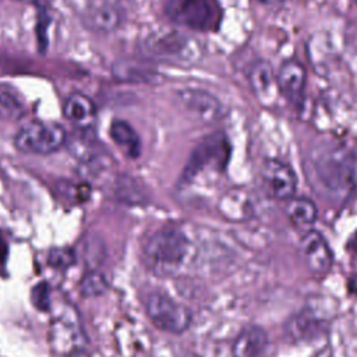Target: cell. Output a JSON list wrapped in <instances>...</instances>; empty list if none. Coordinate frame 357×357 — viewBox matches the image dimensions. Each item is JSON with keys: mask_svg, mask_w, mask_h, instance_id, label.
Segmentation results:
<instances>
[{"mask_svg": "<svg viewBox=\"0 0 357 357\" xmlns=\"http://www.w3.org/2000/svg\"><path fill=\"white\" fill-rule=\"evenodd\" d=\"M307 166L318 190L333 199L347 198L357 185V155L335 138L315 139L308 149Z\"/></svg>", "mask_w": 357, "mask_h": 357, "instance_id": "6da1fadb", "label": "cell"}, {"mask_svg": "<svg viewBox=\"0 0 357 357\" xmlns=\"http://www.w3.org/2000/svg\"><path fill=\"white\" fill-rule=\"evenodd\" d=\"M190 251L184 233L176 227L156 230L144 245V259L158 275H170L178 269Z\"/></svg>", "mask_w": 357, "mask_h": 357, "instance_id": "7a4b0ae2", "label": "cell"}, {"mask_svg": "<svg viewBox=\"0 0 357 357\" xmlns=\"http://www.w3.org/2000/svg\"><path fill=\"white\" fill-rule=\"evenodd\" d=\"M165 13L174 24L199 32L216 31L222 21L218 0H166Z\"/></svg>", "mask_w": 357, "mask_h": 357, "instance_id": "3957f363", "label": "cell"}, {"mask_svg": "<svg viewBox=\"0 0 357 357\" xmlns=\"http://www.w3.org/2000/svg\"><path fill=\"white\" fill-rule=\"evenodd\" d=\"M67 141L64 128L52 121H29L14 137V145L24 153L47 155L59 151Z\"/></svg>", "mask_w": 357, "mask_h": 357, "instance_id": "277c9868", "label": "cell"}, {"mask_svg": "<svg viewBox=\"0 0 357 357\" xmlns=\"http://www.w3.org/2000/svg\"><path fill=\"white\" fill-rule=\"evenodd\" d=\"M145 311L156 328L172 335L183 333L191 324V312L187 307L162 291H152L146 296Z\"/></svg>", "mask_w": 357, "mask_h": 357, "instance_id": "5b68a950", "label": "cell"}, {"mask_svg": "<svg viewBox=\"0 0 357 357\" xmlns=\"http://www.w3.org/2000/svg\"><path fill=\"white\" fill-rule=\"evenodd\" d=\"M230 148L223 134H212L204 138L192 151L184 169L185 177H195L206 170H222L227 165Z\"/></svg>", "mask_w": 357, "mask_h": 357, "instance_id": "8992f818", "label": "cell"}, {"mask_svg": "<svg viewBox=\"0 0 357 357\" xmlns=\"http://www.w3.org/2000/svg\"><path fill=\"white\" fill-rule=\"evenodd\" d=\"M52 347L64 357L79 356L85 347V336L77 314L68 307L57 314L50 326Z\"/></svg>", "mask_w": 357, "mask_h": 357, "instance_id": "52a82bcc", "label": "cell"}, {"mask_svg": "<svg viewBox=\"0 0 357 357\" xmlns=\"http://www.w3.org/2000/svg\"><path fill=\"white\" fill-rule=\"evenodd\" d=\"M177 100L191 117L204 124H215L227 116L225 105L215 95L199 88L180 89Z\"/></svg>", "mask_w": 357, "mask_h": 357, "instance_id": "ba28073f", "label": "cell"}, {"mask_svg": "<svg viewBox=\"0 0 357 357\" xmlns=\"http://www.w3.org/2000/svg\"><path fill=\"white\" fill-rule=\"evenodd\" d=\"M261 178L266 191L276 199H290L297 190V176L284 162L266 159L261 167Z\"/></svg>", "mask_w": 357, "mask_h": 357, "instance_id": "9c48e42d", "label": "cell"}, {"mask_svg": "<svg viewBox=\"0 0 357 357\" xmlns=\"http://www.w3.org/2000/svg\"><path fill=\"white\" fill-rule=\"evenodd\" d=\"M300 255L305 266L314 275H325L329 272L333 255L325 237L317 230H307L300 240Z\"/></svg>", "mask_w": 357, "mask_h": 357, "instance_id": "30bf717a", "label": "cell"}, {"mask_svg": "<svg viewBox=\"0 0 357 357\" xmlns=\"http://www.w3.org/2000/svg\"><path fill=\"white\" fill-rule=\"evenodd\" d=\"M85 26L95 32H110L123 21V11L112 0H92L84 11Z\"/></svg>", "mask_w": 357, "mask_h": 357, "instance_id": "8fae6325", "label": "cell"}, {"mask_svg": "<svg viewBox=\"0 0 357 357\" xmlns=\"http://www.w3.org/2000/svg\"><path fill=\"white\" fill-rule=\"evenodd\" d=\"M279 93H282L290 103L300 105L305 91V70L297 60L284 61L276 75Z\"/></svg>", "mask_w": 357, "mask_h": 357, "instance_id": "7c38bea8", "label": "cell"}, {"mask_svg": "<svg viewBox=\"0 0 357 357\" xmlns=\"http://www.w3.org/2000/svg\"><path fill=\"white\" fill-rule=\"evenodd\" d=\"M149 49L153 54L173 60H190L194 59L195 45L191 43L190 38L183 36L177 32L163 33L149 40Z\"/></svg>", "mask_w": 357, "mask_h": 357, "instance_id": "4fadbf2b", "label": "cell"}, {"mask_svg": "<svg viewBox=\"0 0 357 357\" xmlns=\"http://www.w3.org/2000/svg\"><path fill=\"white\" fill-rule=\"evenodd\" d=\"M268 347V335L258 325L244 326L231 346L233 357H262Z\"/></svg>", "mask_w": 357, "mask_h": 357, "instance_id": "5bb4252c", "label": "cell"}, {"mask_svg": "<svg viewBox=\"0 0 357 357\" xmlns=\"http://www.w3.org/2000/svg\"><path fill=\"white\" fill-rule=\"evenodd\" d=\"M250 85L255 96L264 105H272L279 93L276 75L266 61H257L250 71Z\"/></svg>", "mask_w": 357, "mask_h": 357, "instance_id": "9a60e30c", "label": "cell"}, {"mask_svg": "<svg viewBox=\"0 0 357 357\" xmlns=\"http://www.w3.org/2000/svg\"><path fill=\"white\" fill-rule=\"evenodd\" d=\"M64 117L77 128L88 130L96 119V107L93 102L84 93H71L63 107Z\"/></svg>", "mask_w": 357, "mask_h": 357, "instance_id": "2e32d148", "label": "cell"}, {"mask_svg": "<svg viewBox=\"0 0 357 357\" xmlns=\"http://www.w3.org/2000/svg\"><path fill=\"white\" fill-rule=\"evenodd\" d=\"M113 74L126 82H151L156 77V70L144 60L127 59L114 64Z\"/></svg>", "mask_w": 357, "mask_h": 357, "instance_id": "e0dca14e", "label": "cell"}, {"mask_svg": "<svg viewBox=\"0 0 357 357\" xmlns=\"http://www.w3.org/2000/svg\"><path fill=\"white\" fill-rule=\"evenodd\" d=\"M286 215L296 227L311 230L312 225L317 222L318 211L311 199L304 197H293L287 201Z\"/></svg>", "mask_w": 357, "mask_h": 357, "instance_id": "ac0fdd59", "label": "cell"}, {"mask_svg": "<svg viewBox=\"0 0 357 357\" xmlns=\"http://www.w3.org/2000/svg\"><path fill=\"white\" fill-rule=\"evenodd\" d=\"M110 137L114 144L128 156L138 158L141 153V139L132 126L124 120H114L110 124Z\"/></svg>", "mask_w": 357, "mask_h": 357, "instance_id": "d6986e66", "label": "cell"}, {"mask_svg": "<svg viewBox=\"0 0 357 357\" xmlns=\"http://www.w3.org/2000/svg\"><path fill=\"white\" fill-rule=\"evenodd\" d=\"M24 113L20 95L8 85H0V123L15 121Z\"/></svg>", "mask_w": 357, "mask_h": 357, "instance_id": "ffe728a7", "label": "cell"}, {"mask_svg": "<svg viewBox=\"0 0 357 357\" xmlns=\"http://www.w3.org/2000/svg\"><path fill=\"white\" fill-rule=\"evenodd\" d=\"M79 287H81V293L84 296L93 297V296L102 294L106 290L107 282H106L103 275H100L96 271H91V272L84 275Z\"/></svg>", "mask_w": 357, "mask_h": 357, "instance_id": "44dd1931", "label": "cell"}, {"mask_svg": "<svg viewBox=\"0 0 357 357\" xmlns=\"http://www.w3.org/2000/svg\"><path fill=\"white\" fill-rule=\"evenodd\" d=\"M64 190H60V194H63L66 197L67 201L70 202H84L85 199H88L89 194H91V188L86 184H74V183H66Z\"/></svg>", "mask_w": 357, "mask_h": 357, "instance_id": "7402d4cb", "label": "cell"}, {"mask_svg": "<svg viewBox=\"0 0 357 357\" xmlns=\"http://www.w3.org/2000/svg\"><path fill=\"white\" fill-rule=\"evenodd\" d=\"M32 303L40 311H47L50 308V289L46 282L38 283L32 289Z\"/></svg>", "mask_w": 357, "mask_h": 357, "instance_id": "603a6c76", "label": "cell"}, {"mask_svg": "<svg viewBox=\"0 0 357 357\" xmlns=\"http://www.w3.org/2000/svg\"><path fill=\"white\" fill-rule=\"evenodd\" d=\"M47 261L54 268H67L74 262V255L68 248H54L50 251Z\"/></svg>", "mask_w": 357, "mask_h": 357, "instance_id": "cb8c5ba5", "label": "cell"}, {"mask_svg": "<svg viewBox=\"0 0 357 357\" xmlns=\"http://www.w3.org/2000/svg\"><path fill=\"white\" fill-rule=\"evenodd\" d=\"M259 4L268 7V8H278L282 6L283 0H257Z\"/></svg>", "mask_w": 357, "mask_h": 357, "instance_id": "d4e9b609", "label": "cell"}, {"mask_svg": "<svg viewBox=\"0 0 357 357\" xmlns=\"http://www.w3.org/2000/svg\"><path fill=\"white\" fill-rule=\"evenodd\" d=\"M349 290L357 296V273H353L350 278H349Z\"/></svg>", "mask_w": 357, "mask_h": 357, "instance_id": "484cf974", "label": "cell"}, {"mask_svg": "<svg viewBox=\"0 0 357 357\" xmlns=\"http://www.w3.org/2000/svg\"><path fill=\"white\" fill-rule=\"evenodd\" d=\"M6 255H7V247H6V243L3 241V238L0 237V266L4 264Z\"/></svg>", "mask_w": 357, "mask_h": 357, "instance_id": "4316f807", "label": "cell"}, {"mask_svg": "<svg viewBox=\"0 0 357 357\" xmlns=\"http://www.w3.org/2000/svg\"><path fill=\"white\" fill-rule=\"evenodd\" d=\"M13 1H17V3H25V4H32V3H35V1H38V0H13Z\"/></svg>", "mask_w": 357, "mask_h": 357, "instance_id": "83f0119b", "label": "cell"}, {"mask_svg": "<svg viewBox=\"0 0 357 357\" xmlns=\"http://www.w3.org/2000/svg\"><path fill=\"white\" fill-rule=\"evenodd\" d=\"M353 247L357 248V234H356V237H354V240H353Z\"/></svg>", "mask_w": 357, "mask_h": 357, "instance_id": "f1b7e54d", "label": "cell"}]
</instances>
